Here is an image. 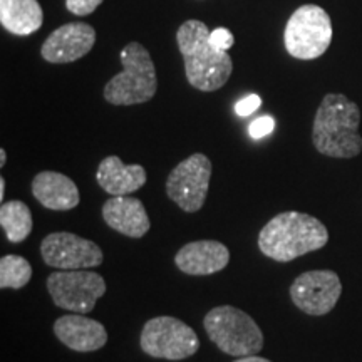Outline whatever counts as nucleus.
I'll list each match as a JSON object with an SVG mask.
<instances>
[{"label": "nucleus", "mask_w": 362, "mask_h": 362, "mask_svg": "<svg viewBox=\"0 0 362 362\" xmlns=\"http://www.w3.org/2000/svg\"><path fill=\"white\" fill-rule=\"evenodd\" d=\"M176 44L185 61V74L194 89L214 93L226 84L233 71V61L226 51L216 49L210 30L202 21L192 19L180 25Z\"/></svg>", "instance_id": "1"}, {"label": "nucleus", "mask_w": 362, "mask_h": 362, "mask_svg": "<svg viewBox=\"0 0 362 362\" xmlns=\"http://www.w3.org/2000/svg\"><path fill=\"white\" fill-rule=\"evenodd\" d=\"M359 124V106L344 94L329 93L315 112L312 143L324 156L354 158L362 151Z\"/></svg>", "instance_id": "2"}, {"label": "nucleus", "mask_w": 362, "mask_h": 362, "mask_svg": "<svg viewBox=\"0 0 362 362\" xmlns=\"http://www.w3.org/2000/svg\"><path fill=\"white\" fill-rule=\"evenodd\" d=\"M327 242L329 232L322 221L300 211L275 215L259 233L260 252L282 264L320 250Z\"/></svg>", "instance_id": "3"}, {"label": "nucleus", "mask_w": 362, "mask_h": 362, "mask_svg": "<svg viewBox=\"0 0 362 362\" xmlns=\"http://www.w3.org/2000/svg\"><path fill=\"white\" fill-rule=\"evenodd\" d=\"M123 71L104 86V99L112 106H134L151 101L158 89L151 54L139 42H129L119 54Z\"/></svg>", "instance_id": "4"}, {"label": "nucleus", "mask_w": 362, "mask_h": 362, "mask_svg": "<svg viewBox=\"0 0 362 362\" xmlns=\"http://www.w3.org/2000/svg\"><path fill=\"white\" fill-rule=\"evenodd\" d=\"M208 339L225 354L255 356L264 349V334L252 315L233 305L214 307L203 319Z\"/></svg>", "instance_id": "5"}, {"label": "nucleus", "mask_w": 362, "mask_h": 362, "mask_svg": "<svg viewBox=\"0 0 362 362\" xmlns=\"http://www.w3.org/2000/svg\"><path fill=\"white\" fill-rule=\"evenodd\" d=\"M332 42V22L322 7L307 4L298 7L288 19L284 44L292 57L312 61L320 57Z\"/></svg>", "instance_id": "6"}, {"label": "nucleus", "mask_w": 362, "mask_h": 362, "mask_svg": "<svg viewBox=\"0 0 362 362\" xmlns=\"http://www.w3.org/2000/svg\"><path fill=\"white\" fill-rule=\"evenodd\" d=\"M141 351L149 357L166 361H183L200 349L197 332L183 320L170 315L149 319L139 336Z\"/></svg>", "instance_id": "7"}, {"label": "nucleus", "mask_w": 362, "mask_h": 362, "mask_svg": "<svg viewBox=\"0 0 362 362\" xmlns=\"http://www.w3.org/2000/svg\"><path fill=\"white\" fill-rule=\"evenodd\" d=\"M45 285L54 305L76 314H88L106 293V280L89 269L54 272Z\"/></svg>", "instance_id": "8"}, {"label": "nucleus", "mask_w": 362, "mask_h": 362, "mask_svg": "<svg viewBox=\"0 0 362 362\" xmlns=\"http://www.w3.org/2000/svg\"><path fill=\"white\" fill-rule=\"evenodd\" d=\"M211 178V161L203 153H194L171 170L166 193L181 210L197 214L205 205Z\"/></svg>", "instance_id": "9"}, {"label": "nucleus", "mask_w": 362, "mask_h": 362, "mask_svg": "<svg viewBox=\"0 0 362 362\" xmlns=\"http://www.w3.org/2000/svg\"><path fill=\"white\" fill-rule=\"evenodd\" d=\"M40 255L45 265L59 270L94 269L104 262L103 250L96 242L71 232H54L44 237Z\"/></svg>", "instance_id": "10"}, {"label": "nucleus", "mask_w": 362, "mask_h": 362, "mask_svg": "<svg viewBox=\"0 0 362 362\" xmlns=\"http://www.w3.org/2000/svg\"><path fill=\"white\" fill-rule=\"evenodd\" d=\"M341 293V279L332 270L304 272L291 285L293 305L307 315L329 314L336 307Z\"/></svg>", "instance_id": "11"}, {"label": "nucleus", "mask_w": 362, "mask_h": 362, "mask_svg": "<svg viewBox=\"0 0 362 362\" xmlns=\"http://www.w3.org/2000/svg\"><path fill=\"white\" fill-rule=\"evenodd\" d=\"M96 44V30L84 22H71L57 27L44 40L40 54L51 64H67L83 59Z\"/></svg>", "instance_id": "12"}, {"label": "nucleus", "mask_w": 362, "mask_h": 362, "mask_svg": "<svg viewBox=\"0 0 362 362\" xmlns=\"http://www.w3.org/2000/svg\"><path fill=\"white\" fill-rule=\"evenodd\" d=\"M56 337L74 352H94L107 342V330L101 322L84 314H67L54 322Z\"/></svg>", "instance_id": "13"}, {"label": "nucleus", "mask_w": 362, "mask_h": 362, "mask_svg": "<svg viewBox=\"0 0 362 362\" xmlns=\"http://www.w3.org/2000/svg\"><path fill=\"white\" fill-rule=\"evenodd\" d=\"M230 250L216 240H197L176 252L175 264L187 275H214L228 265Z\"/></svg>", "instance_id": "14"}, {"label": "nucleus", "mask_w": 362, "mask_h": 362, "mask_svg": "<svg viewBox=\"0 0 362 362\" xmlns=\"http://www.w3.org/2000/svg\"><path fill=\"white\" fill-rule=\"evenodd\" d=\"M101 214L111 230L129 238H143L151 226L143 202L129 194L112 197L104 202Z\"/></svg>", "instance_id": "15"}, {"label": "nucleus", "mask_w": 362, "mask_h": 362, "mask_svg": "<svg viewBox=\"0 0 362 362\" xmlns=\"http://www.w3.org/2000/svg\"><path fill=\"white\" fill-rule=\"evenodd\" d=\"M33 194L44 208L54 211H69L81 202L78 185L57 171H40L35 175Z\"/></svg>", "instance_id": "16"}, {"label": "nucleus", "mask_w": 362, "mask_h": 362, "mask_svg": "<svg viewBox=\"0 0 362 362\" xmlns=\"http://www.w3.org/2000/svg\"><path fill=\"white\" fill-rule=\"evenodd\" d=\"M148 175L141 165H124L119 156H106L99 163L96 181L104 192L112 197L136 193L146 183Z\"/></svg>", "instance_id": "17"}, {"label": "nucleus", "mask_w": 362, "mask_h": 362, "mask_svg": "<svg viewBox=\"0 0 362 362\" xmlns=\"http://www.w3.org/2000/svg\"><path fill=\"white\" fill-rule=\"evenodd\" d=\"M44 12L37 0H0V24L13 35H30L42 27Z\"/></svg>", "instance_id": "18"}, {"label": "nucleus", "mask_w": 362, "mask_h": 362, "mask_svg": "<svg viewBox=\"0 0 362 362\" xmlns=\"http://www.w3.org/2000/svg\"><path fill=\"white\" fill-rule=\"evenodd\" d=\"M0 226L11 243L24 242L33 232V211L21 200L4 202L0 206Z\"/></svg>", "instance_id": "19"}, {"label": "nucleus", "mask_w": 362, "mask_h": 362, "mask_svg": "<svg viewBox=\"0 0 362 362\" xmlns=\"http://www.w3.org/2000/svg\"><path fill=\"white\" fill-rule=\"evenodd\" d=\"M33 279V267L24 257L6 255L0 259V288L21 291Z\"/></svg>", "instance_id": "20"}, {"label": "nucleus", "mask_w": 362, "mask_h": 362, "mask_svg": "<svg viewBox=\"0 0 362 362\" xmlns=\"http://www.w3.org/2000/svg\"><path fill=\"white\" fill-rule=\"evenodd\" d=\"M275 129V119L272 116H262L257 117L255 121H252L250 128H248V133L253 139H262L265 136H269L272 131Z\"/></svg>", "instance_id": "21"}, {"label": "nucleus", "mask_w": 362, "mask_h": 362, "mask_svg": "<svg viewBox=\"0 0 362 362\" xmlns=\"http://www.w3.org/2000/svg\"><path fill=\"white\" fill-rule=\"evenodd\" d=\"M103 0H66L67 11L74 16H89L101 6Z\"/></svg>", "instance_id": "22"}, {"label": "nucleus", "mask_w": 362, "mask_h": 362, "mask_svg": "<svg viewBox=\"0 0 362 362\" xmlns=\"http://www.w3.org/2000/svg\"><path fill=\"white\" fill-rule=\"evenodd\" d=\"M262 106V98L257 96V94H248L243 99H240V101L235 104V112H237L238 116L242 117H247L255 112L259 107Z\"/></svg>", "instance_id": "23"}, {"label": "nucleus", "mask_w": 362, "mask_h": 362, "mask_svg": "<svg viewBox=\"0 0 362 362\" xmlns=\"http://www.w3.org/2000/svg\"><path fill=\"white\" fill-rule=\"evenodd\" d=\"M210 40L216 49H220V51H228V49L235 44L233 34L230 33L228 29H225V27H218V29L211 30Z\"/></svg>", "instance_id": "24"}, {"label": "nucleus", "mask_w": 362, "mask_h": 362, "mask_svg": "<svg viewBox=\"0 0 362 362\" xmlns=\"http://www.w3.org/2000/svg\"><path fill=\"white\" fill-rule=\"evenodd\" d=\"M233 362H272L270 359H265V357L260 356H245V357H237Z\"/></svg>", "instance_id": "25"}, {"label": "nucleus", "mask_w": 362, "mask_h": 362, "mask_svg": "<svg viewBox=\"0 0 362 362\" xmlns=\"http://www.w3.org/2000/svg\"><path fill=\"white\" fill-rule=\"evenodd\" d=\"M4 197H6V178H0V202L2 203Z\"/></svg>", "instance_id": "26"}, {"label": "nucleus", "mask_w": 362, "mask_h": 362, "mask_svg": "<svg viewBox=\"0 0 362 362\" xmlns=\"http://www.w3.org/2000/svg\"><path fill=\"white\" fill-rule=\"evenodd\" d=\"M6 161H7V151L2 148L0 149V166L6 165Z\"/></svg>", "instance_id": "27"}]
</instances>
